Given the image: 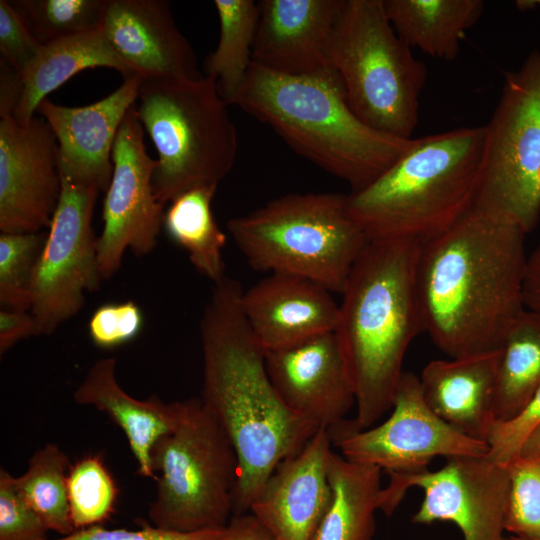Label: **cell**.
Returning a JSON list of instances; mask_svg holds the SVG:
<instances>
[{
	"label": "cell",
	"instance_id": "13",
	"mask_svg": "<svg viewBox=\"0 0 540 540\" xmlns=\"http://www.w3.org/2000/svg\"><path fill=\"white\" fill-rule=\"evenodd\" d=\"M379 496V510L390 516L410 487L424 498L413 522L454 523L464 540H505V509L509 488L506 466L487 457L458 456L435 471L391 474Z\"/></svg>",
	"mask_w": 540,
	"mask_h": 540
},
{
	"label": "cell",
	"instance_id": "14",
	"mask_svg": "<svg viewBox=\"0 0 540 540\" xmlns=\"http://www.w3.org/2000/svg\"><path fill=\"white\" fill-rule=\"evenodd\" d=\"M136 103L124 117L112 151L113 173L103 202L104 222L98 237V266L102 280L121 267L126 250L142 257L153 251L163 225L165 207L153 191L158 162L144 144Z\"/></svg>",
	"mask_w": 540,
	"mask_h": 540
},
{
	"label": "cell",
	"instance_id": "1",
	"mask_svg": "<svg viewBox=\"0 0 540 540\" xmlns=\"http://www.w3.org/2000/svg\"><path fill=\"white\" fill-rule=\"evenodd\" d=\"M526 234L511 219L473 207L421 244L417 291L423 330L449 357L500 350L526 310Z\"/></svg>",
	"mask_w": 540,
	"mask_h": 540
},
{
	"label": "cell",
	"instance_id": "44",
	"mask_svg": "<svg viewBox=\"0 0 540 540\" xmlns=\"http://www.w3.org/2000/svg\"><path fill=\"white\" fill-rule=\"evenodd\" d=\"M523 455H537L540 454V428L536 430L531 437L527 440L521 452ZM520 454V455H521Z\"/></svg>",
	"mask_w": 540,
	"mask_h": 540
},
{
	"label": "cell",
	"instance_id": "16",
	"mask_svg": "<svg viewBox=\"0 0 540 540\" xmlns=\"http://www.w3.org/2000/svg\"><path fill=\"white\" fill-rule=\"evenodd\" d=\"M270 380L285 405L318 429L344 421L354 386L335 331L265 352Z\"/></svg>",
	"mask_w": 540,
	"mask_h": 540
},
{
	"label": "cell",
	"instance_id": "37",
	"mask_svg": "<svg viewBox=\"0 0 540 540\" xmlns=\"http://www.w3.org/2000/svg\"><path fill=\"white\" fill-rule=\"evenodd\" d=\"M15 476L0 470V540H39L46 537L47 527L21 496Z\"/></svg>",
	"mask_w": 540,
	"mask_h": 540
},
{
	"label": "cell",
	"instance_id": "32",
	"mask_svg": "<svg viewBox=\"0 0 540 540\" xmlns=\"http://www.w3.org/2000/svg\"><path fill=\"white\" fill-rule=\"evenodd\" d=\"M67 484L75 530L100 525L114 512L117 486L101 455H86L72 464Z\"/></svg>",
	"mask_w": 540,
	"mask_h": 540
},
{
	"label": "cell",
	"instance_id": "41",
	"mask_svg": "<svg viewBox=\"0 0 540 540\" xmlns=\"http://www.w3.org/2000/svg\"><path fill=\"white\" fill-rule=\"evenodd\" d=\"M23 92L22 74L0 59V118L13 116Z\"/></svg>",
	"mask_w": 540,
	"mask_h": 540
},
{
	"label": "cell",
	"instance_id": "19",
	"mask_svg": "<svg viewBox=\"0 0 540 540\" xmlns=\"http://www.w3.org/2000/svg\"><path fill=\"white\" fill-rule=\"evenodd\" d=\"M331 437L319 429L267 479L249 512L273 540H311L331 498L327 462Z\"/></svg>",
	"mask_w": 540,
	"mask_h": 540
},
{
	"label": "cell",
	"instance_id": "15",
	"mask_svg": "<svg viewBox=\"0 0 540 540\" xmlns=\"http://www.w3.org/2000/svg\"><path fill=\"white\" fill-rule=\"evenodd\" d=\"M62 190L58 143L50 125L33 117L0 120V231L48 229Z\"/></svg>",
	"mask_w": 540,
	"mask_h": 540
},
{
	"label": "cell",
	"instance_id": "25",
	"mask_svg": "<svg viewBox=\"0 0 540 540\" xmlns=\"http://www.w3.org/2000/svg\"><path fill=\"white\" fill-rule=\"evenodd\" d=\"M327 475L331 498L311 540H372L381 470L331 451Z\"/></svg>",
	"mask_w": 540,
	"mask_h": 540
},
{
	"label": "cell",
	"instance_id": "4",
	"mask_svg": "<svg viewBox=\"0 0 540 540\" xmlns=\"http://www.w3.org/2000/svg\"><path fill=\"white\" fill-rule=\"evenodd\" d=\"M230 104L270 126L299 155L352 191L372 183L416 142L379 132L360 120L335 70L289 76L252 62Z\"/></svg>",
	"mask_w": 540,
	"mask_h": 540
},
{
	"label": "cell",
	"instance_id": "30",
	"mask_svg": "<svg viewBox=\"0 0 540 540\" xmlns=\"http://www.w3.org/2000/svg\"><path fill=\"white\" fill-rule=\"evenodd\" d=\"M70 466L65 452L47 443L31 456L26 471L14 478L17 490L47 529L61 536L75 531L68 499Z\"/></svg>",
	"mask_w": 540,
	"mask_h": 540
},
{
	"label": "cell",
	"instance_id": "5",
	"mask_svg": "<svg viewBox=\"0 0 540 540\" xmlns=\"http://www.w3.org/2000/svg\"><path fill=\"white\" fill-rule=\"evenodd\" d=\"M484 126L416 138L414 146L366 187L347 195L369 241L424 243L447 231L474 206Z\"/></svg>",
	"mask_w": 540,
	"mask_h": 540
},
{
	"label": "cell",
	"instance_id": "7",
	"mask_svg": "<svg viewBox=\"0 0 540 540\" xmlns=\"http://www.w3.org/2000/svg\"><path fill=\"white\" fill-rule=\"evenodd\" d=\"M137 100V116L158 153L157 201L165 207L188 190L218 187L235 163L238 138L216 80L141 79Z\"/></svg>",
	"mask_w": 540,
	"mask_h": 540
},
{
	"label": "cell",
	"instance_id": "29",
	"mask_svg": "<svg viewBox=\"0 0 540 540\" xmlns=\"http://www.w3.org/2000/svg\"><path fill=\"white\" fill-rule=\"evenodd\" d=\"M219 40L204 63L206 76L213 77L220 96L229 105L243 85L252 64V51L260 14L253 0H215Z\"/></svg>",
	"mask_w": 540,
	"mask_h": 540
},
{
	"label": "cell",
	"instance_id": "27",
	"mask_svg": "<svg viewBox=\"0 0 540 540\" xmlns=\"http://www.w3.org/2000/svg\"><path fill=\"white\" fill-rule=\"evenodd\" d=\"M216 190V186H202L181 193L169 203L162 225L167 236L186 251L194 268L214 284L226 276V235L211 207Z\"/></svg>",
	"mask_w": 540,
	"mask_h": 540
},
{
	"label": "cell",
	"instance_id": "10",
	"mask_svg": "<svg viewBox=\"0 0 540 540\" xmlns=\"http://www.w3.org/2000/svg\"><path fill=\"white\" fill-rule=\"evenodd\" d=\"M474 208L502 215L526 233L540 218V51L505 75L496 109L484 126Z\"/></svg>",
	"mask_w": 540,
	"mask_h": 540
},
{
	"label": "cell",
	"instance_id": "40",
	"mask_svg": "<svg viewBox=\"0 0 540 540\" xmlns=\"http://www.w3.org/2000/svg\"><path fill=\"white\" fill-rule=\"evenodd\" d=\"M36 335L33 316L28 311H0V354L3 355L17 342Z\"/></svg>",
	"mask_w": 540,
	"mask_h": 540
},
{
	"label": "cell",
	"instance_id": "42",
	"mask_svg": "<svg viewBox=\"0 0 540 540\" xmlns=\"http://www.w3.org/2000/svg\"><path fill=\"white\" fill-rule=\"evenodd\" d=\"M523 301L525 309L540 318V244L527 257Z\"/></svg>",
	"mask_w": 540,
	"mask_h": 540
},
{
	"label": "cell",
	"instance_id": "38",
	"mask_svg": "<svg viewBox=\"0 0 540 540\" xmlns=\"http://www.w3.org/2000/svg\"><path fill=\"white\" fill-rule=\"evenodd\" d=\"M41 44L10 1L0 0L1 58L21 74L36 57Z\"/></svg>",
	"mask_w": 540,
	"mask_h": 540
},
{
	"label": "cell",
	"instance_id": "12",
	"mask_svg": "<svg viewBox=\"0 0 540 540\" xmlns=\"http://www.w3.org/2000/svg\"><path fill=\"white\" fill-rule=\"evenodd\" d=\"M391 415L364 430L341 422L328 430L349 461L370 464L391 474L427 469L436 457H486L485 441L465 436L438 417L425 402L419 376L404 371L395 390Z\"/></svg>",
	"mask_w": 540,
	"mask_h": 540
},
{
	"label": "cell",
	"instance_id": "35",
	"mask_svg": "<svg viewBox=\"0 0 540 540\" xmlns=\"http://www.w3.org/2000/svg\"><path fill=\"white\" fill-rule=\"evenodd\" d=\"M540 428V387L513 418L496 421L486 439L491 461L507 466L522 452L531 435Z\"/></svg>",
	"mask_w": 540,
	"mask_h": 540
},
{
	"label": "cell",
	"instance_id": "22",
	"mask_svg": "<svg viewBox=\"0 0 540 540\" xmlns=\"http://www.w3.org/2000/svg\"><path fill=\"white\" fill-rule=\"evenodd\" d=\"M76 403L91 406L108 415L124 432L137 462V473L155 479L152 450L162 437L182 423L188 400L164 402L153 395L145 400L129 395L116 377V360H97L73 394Z\"/></svg>",
	"mask_w": 540,
	"mask_h": 540
},
{
	"label": "cell",
	"instance_id": "17",
	"mask_svg": "<svg viewBox=\"0 0 540 540\" xmlns=\"http://www.w3.org/2000/svg\"><path fill=\"white\" fill-rule=\"evenodd\" d=\"M345 0H262L252 62L289 76L335 70L334 33Z\"/></svg>",
	"mask_w": 540,
	"mask_h": 540
},
{
	"label": "cell",
	"instance_id": "45",
	"mask_svg": "<svg viewBox=\"0 0 540 540\" xmlns=\"http://www.w3.org/2000/svg\"><path fill=\"white\" fill-rule=\"evenodd\" d=\"M540 5V0H521L517 1V6L520 9H528Z\"/></svg>",
	"mask_w": 540,
	"mask_h": 540
},
{
	"label": "cell",
	"instance_id": "21",
	"mask_svg": "<svg viewBox=\"0 0 540 540\" xmlns=\"http://www.w3.org/2000/svg\"><path fill=\"white\" fill-rule=\"evenodd\" d=\"M331 291L302 277L270 273L246 291L243 315L265 352L335 331L339 305Z\"/></svg>",
	"mask_w": 540,
	"mask_h": 540
},
{
	"label": "cell",
	"instance_id": "3",
	"mask_svg": "<svg viewBox=\"0 0 540 540\" xmlns=\"http://www.w3.org/2000/svg\"><path fill=\"white\" fill-rule=\"evenodd\" d=\"M421 242L371 241L354 265L335 329L355 391L350 430L372 427L389 409L406 351L423 330L417 291Z\"/></svg>",
	"mask_w": 540,
	"mask_h": 540
},
{
	"label": "cell",
	"instance_id": "23",
	"mask_svg": "<svg viewBox=\"0 0 540 540\" xmlns=\"http://www.w3.org/2000/svg\"><path fill=\"white\" fill-rule=\"evenodd\" d=\"M501 349L430 361L419 376L429 408L461 434L485 441L495 423L494 404Z\"/></svg>",
	"mask_w": 540,
	"mask_h": 540
},
{
	"label": "cell",
	"instance_id": "31",
	"mask_svg": "<svg viewBox=\"0 0 540 540\" xmlns=\"http://www.w3.org/2000/svg\"><path fill=\"white\" fill-rule=\"evenodd\" d=\"M107 0L10 1L41 44L102 28Z\"/></svg>",
	"mask_w": 540,
	"mask_h": 540
},
{
	"label": "cell",
	"instance_id": "11",
	"mask_svg": "<svg viewBox=\"0 0 540 540\" xmlns=\"http://www.w3.org/2000/svg\"><path fill=\"white\" fill-rule=\"evenodd\" d=\"M62 190L31 281L36 336L51 335L77 315L85 293L99 289L98 237L92 227L98 186L60 173Z\"/></svg>",
	"mask_w": 540,
	"mask_h": 540
},
{
	"label": "cell",
	"instance_id": "39",
	"mask_svg": "<svg viewBox=\"0 0 540 540\" xmlns=\"http://www.w3.org/2000/svg\"><path fill=\"white\" fill-rule=\"evenodd\" d=\"M226 535L227 526L214 530L178 532L161 529L150 523H145L136 530L107 529L100 524L77 529L60 538L48 539L45 537L39 540H224Z\"/></svg>",
	"mask_w": 540,
	"mask_h": 540
},
{
	"label": "cell",
	"instance_id": "18",
	"mask_svg": "<svg viewBox=\"0 0 540 540\" xmlns=\"http://www.w3.org/2000/svg\"><path fill=\"white\" fill-rule=\"evenodd\" d=\"M102 29L121 61L141 79L204 76L166 0H107Z\"/></svg>",
	"mask_w": 540,
	"mask_h": 540
},
{
	"label": "cell",
	"instance_id": "9",
	"mask_svg": "<svg viewBox=\"0 0 540 540\" xmlns=\"http://www.w3.org/2000/svg\"><path fill=\"white\" fill-rule=\"evenodd\" d=\"M156 493L149 523L178 532L221 529L233 516L238 462L233 446L201 399L152 450Z\"/></svg>",
	"mask_w": 540,
	"mask_h": 540
},
{
	"label": "cell",
	"instance_id": "28",
	"mask_svg": "<svg viewBox=\"0 0 540 540\" xmlns=\"http://www.w3.org/2000/svg\"><path fill=\"white\" fill-rule=\"evenodd\" d=\"M539 387L540 318L525 310L501 348L495 388L496 421L517 415Z\"/></svg>",
	"mask_w": 540,
	"mask_h": 540
},
{
	"label": "cell",
	"instance_id": "36",
	"mask_svg": "<svg viewBox=\"0 0 540 540\" xmlns=\"http://www.w3.org/2000/svg\"><path fill=\"white\" fill-rule=\"evenodd\" d=\"M143 325V312L134 301L107 303L91 315L88 333L97 347L113 349L135 339Z\"/></svg>",
	"mask_w": 540,
	"mask_h": 540
},
{
	"label": "cell",
	"instance_id": "6",
	"mask_svg": "<svg viewBox=\"0 0 540 540\" xmlns=\"http://www.w3.org/2000/svg\"><path fill=\"white\" fill-rule=\"evenodd\" d=\"M227 229L256 270L289 274L341 293L369 244L347 195L294 193L232 218Z\"/></svg>",
	"mask_w": 540,
	"mask_h": 540
},
{
	"label": "cell",
	"instance_id": "26",
	"mask_svg": "<svg viewBox=\"0 0 540 540\" xmlns=\"http://www.w3.org/2000/svg\"><path fill=\"white\" fill-rule=\"evenodd\" d=\"M398 36L433 58L452 61L466 31L484 10L481 0H383Z\"/></svg>",
	"mask_w": 540,
	"mask_h": 540
},
{
	"label": "cell",
	"instance_id": "8",
	"mask_svg": "<svg viewBox=\"0 0 540 540\" xmlns=\"http://www.w3.org/2000/svg\"><path fill=\"white\" fill-rule=\"evenodd\" d=\"M331 61L360 120L387 135L411 139L427 70L394 30L383 0H345Z\"/></svg>",
	"mask_w": 540,
	"mask_h": 540
},
{
	"label": "cell",
	"instance_id": "46",
	"mask_svg": "<svg viewBox=\"0 0 540 540\" xmlns=\"http://www.w3.org/2000/svg\"><path fill=\"white\" fill-rule=\"evenodd\" d=\"M505 540H527V539H523V538L511 535L509 537H506Z\"/></svg>",
	"mask_w": 540,
	"mask_h": 540
},
{
	"label": "cell",
	"instance_id": "20",
	"mask_svg": "<svg viewBox=\"0 0 540 540\" xmlns=\"http://www.w3.org/2000/svg\"><path fill=\"white\" fill-rule=\"evenodd\" d=\"M141 77L134 75L105 98L82 107H68L44 99L37 111L50 125L58 143L59 170L84 183L108 189L112 151L119 127L136 103Z\"/></svg>",
	"mask_w": 540,
	"mask_h": 540
},
{
	"label": "cell",
	"instance_id": "2",
	"mask_svg": "<svg viewBox=\"0 0 540 540\" xmlns=\"http://www.w3.org/2000/svg\"><path fill=\"white\" fill-rule=\"evenodd\" d=\"M242 291L227 276L214 284L200 324L201 401L227 435L238 462L233 515L249 512L276 467L319 430L292 412L274 388L265 351L241 309Z\"/></svg>",
	"mask_w": 540,
	"mask_h": 540
},
{
	"label": "cell",
	"instance_id": "33",
	"mask_svg": "<svg viewBox=\"0 0 540 540\" xmlns=\"http://www.w3.org/2000/svg\"><path fill=\"white\" fill-rule=\"evenodd\" d=\"M47 233H1V309L30 311L31 281Z\"/></svg>",
	"mask_w": 540,
	"mask_h": 540
},
{
	"label": "cell",
	"instance_id": "34",
	"mask_svg": "<svg viewBox=\"0 0 540 540\" xmlns=\"http://www.w3.org/2000/svg\"><path fill=\"white\" fill-rule=\"evenodd\" d=\"M506 467L509 488L505 531L523 539L540 540V454H521Z\"/></svg>",
	"mask_w": 540,
	"mask_h": 540
},
{
	"label": "cell",
	"instance_id": "24",
	"mask_svg": "<svg viewBox=\"0 0 540 540\" xmlns=\"http://www.w3.org/2000/svg\"><path fill=\"white\" fill-rule=\"evenodd\" d=\"M106 67L124 79L134 76L109 44L103 29L43 44L22 72L23 92L13 113L20 124L28 123L46 96L80 71Z\"/></svg>",
	"mask_w": 540,
	"mask_h": 540
},
{
	"label": "cell",
	"instance_id": "43",
	"mask_svg": "<svg viewBox=\"0 0 540 540\" xmlns=\"http://www.w3.org/2000/svg\"><path fill=\"white\" fill-rule=\"evenodd\" d=\"M224 540H273L269 532L250 512L233 515Z\"/></svg>",
	"mask_w": 540,
	"mask_h": 540
}]
</instances>
